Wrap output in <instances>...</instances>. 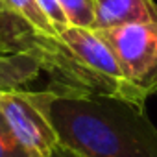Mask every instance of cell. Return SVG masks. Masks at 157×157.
<instances>
[{
  "label": "cell",
  "instance_id": "6da1fadb",
  "mask_svg": "<svg viewBox=\"0 0 157 157\" xmlns=\"http://www.w3.org/2000/svg\"><path fill=\"white\" fill-rule=\"evenodd\" d=\"M46 107L61 150L72 157H157V129L144 107L52 89Z\"/></svg>",
  "mask_w": 157,
  "mask_h": 157
},
{
  "label": "cell",
  "instance_id": "7a4b0ae2",
  "mask_svg": "<svg viewBox=\"0 0 157 157\" xmlns=\"http://www.w3.org/2000/svg\"><path fill=\"white\" fill-rule=\"evenodd\" d=\"M59 39L76 61L85 93L144 107L146 96L124 78L113 50L98 30L68 26L59 32Z\"/></svg>",
  "mask_w": 157,
  "mask_h": 157
},
{
  "label": "cell",
  "instance_id": "3957f363",
  "mask_svg": "<svg viewBox=\"0 0 157 157\" xmlns=\"http://www.w3.org/2000/svg\"><path fill=\"white\" fill-rule=\"evenodd\" d=\"M48 89L30 91L26 85L0 93V111L11 135L28 157H56L59 139L48 117Z\"/></svg>",
  "mask_w": 157,
  "mask_h": 157
},
{
  "label": "cell",
  "instance_id": "277c9868",
  "mask_svg": "<svg viewBox=\"0 0 157 157\" xmlns=\"http://www.w3.org/2000/svg\"><path fill=\"white\" fill-rule=\"evenodd\" d=\"M126 80L146 98L157 91V22H129L98 30Z\"/></svg>",
  "mask_w": 157,
  "mask_h": 157
},
{
  "label": "cell",
  "instance_id": "5b68a950",
  "mask_svg": "<svg viewBox=\"0 0 157 157\" xmlns=\"http://www.w3.org/2000/svg\"><path fill=\"white\" fill-rule=\"evenodd\" d=\"M39 74V65L28 56H0V93L10 87H22L35 80ZM0 157H28L6 126L2 111H0Z\"/></svg>",
  "mask_w": 157,
  "mask_h": 157
},
{
  "label": "cell",
  "instance_id": "8992f818",
  "mask_svg": "<svg viewBox=\"0 0 157 157\" xmlns=\"http://www.w3.org/2000/svg\"><path fill=\"white\" fill-rule=\"evenodd\" d=\"M96 28H113L129 22H157L153 0H94Z\"/></svg>",
  "mask_w": 157,
  "mask_h": 157
},
{
  "label": "cell",
  "instance_id": "52a82bcc",
  "mask_svg": "<svg viewBox=\"0 0 157 157\" xmlns=\"http://www.w3.org/2000/svg\"><path fill=\"white\" fill-rule=\"evenodd\" d=\"M59 4L70 22L76 28H96L94 0H59Z\"/></svg>",
  "mask_w": 157,
  "mask_h": 157
},
{
  "label": "cell",
  "instance_id": "ba28073f",
  "mask_svg": "<svg viewBox=\"0 0 157 157\" xmlns=\"http://www.w3.org/2000/svg\"><path fill=\"white\" fill-rule=\"evenodd\" d=\"M37 4L41 8V11L44 13V17L50 21V24L56 28V32H63L65 28L70 26L61 4H59V0H37Z\"/></svg>",
  "mask_w": 157,
  "mask_h": 157
},
{
  "label": "cell",
  "instance_id": "9c48e42d",
  "mask_svg": "<svg viewBox=\"0 0 157 157\" xmlns=\"http://www.w3.org/2000/svg\"><path fill=\"white\" fill-rule=\"evenodd\" d=\"M56 157H72V155H68L67 151H63V150L59 148V151H57V155H56Z\"/></svg>",
  "mask_w": 157,
  "mask_h": 157
},
{
  "label": "cell",
  "instance_id": "30bf717a",
  "mask_svg": "<svg viewBox=\"0 0 157 157\" xmlns=\"http://www.w3.org/2000/svg\"><path fill=\"white\" fill-rule=\"evenodd\" d=\"M68 155H70V153H68Z\"/></svg>",
  "mask_w": 157,
  "mask_h": 157
}]
</instances>
